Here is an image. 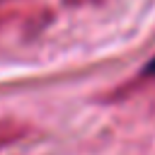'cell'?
I'll return each mask as SVG.
<instances>
[{
	"label": "cell",
	"instance_id": "6da1fadb",
	"mask_svg": "<svg viewBox=\"0 0 155 155\" xmlns=\"http://www.w3.org/2000/svg\"><path fill=\"white\" fill-rule=\"evenodd\" d=\"M24 126L22 124H15V121H0V150L12 145L15 140H19L24 136Z\"/></svg>",
	"mask_w": 155,
	"mask_h": 155
},
{
	"label": "cell",
	"instance_id": "7a4b0ae2",
	"mask_svg": "<svg viewBox=\"0 0 155 155\" xmlns=\"http://www.w3.org/2000/svg\"><path fill=\"white\" fill-rule=\"evenodd\" d=\"M145 75H150V78H155V58L148 63V68H145Z\"/></svg>",
	"mask_w": 155,
	"mask_h": 155
}]
</instances>
